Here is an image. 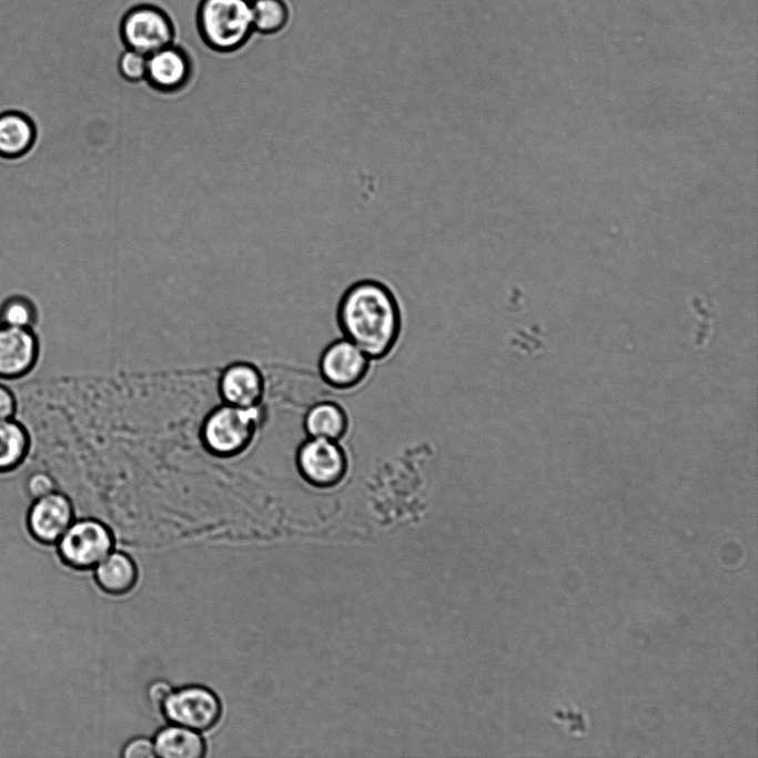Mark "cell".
Returning a JSON list of instances; mask_svg holds the SVG:
<instances>
[{
  "label": "cell",
  "instance_id": "cell-7",
  "mask_svg": "<svg viewBox=\"0 0 758 758\" xmlns=\"http://www.w3.org/2000/svg\"><path fill=\"white\" fill-rule=\"evenodd\" d=\"M160 709L170 724L199 732L212 729L222 715V704L218 695L201 685L173 689Z\"/></svg>",
  "mask_w": 758,
  "mask_h": 758
},
{
  "label": "cell",
  "instance_id": "cell-16",
  "mask_svg": "<svg viewBox=\"0 0 758 758\" xmlns=\"http://www.w3.org/2000/svg\"><path fill=\"white\" fill-rule=\"evenodd\" d=\"M303 427L307 437L340 441L346 434L348 418L340 404L322 401L306 411L303 417Z\"/></svg>",
  "mask_w": 758,
  "mask_h": 758
},
{
  "label": "cell",
  "instance_id": "cell-11",
  "mask_svg": "<svg viewBox=\"0 0 758 758\" xmlns=\"http://www.w3.org/2000/svg\"><path fill=\"white\" fill-rule=\"evenodd\" d=\"M266 391L262 368L249 361H236L224 366L216 381L220 401L225 404L251 407L260 404Z\"/></svg>",
  "mask_w": 758,
  "mask_h": 758
},
{
  "label": "cell",
  "instance_id": "cell-13",
  "mask_svg": "<svg viewBox=\"0 0 758 758\" xmlns=\"http://www.w3.org/2000/svg\"><path fill=\"white\" fill-rule=\"evenodd\" d=\"M31 452V435L18 417L0 421V478L21 473Z\"/></svg>",
  "mask_w": 758,
  "mask_h": 758
},
{
  "label": "cell",
  "instance_id": "cell-20",
  "mask_svg": "<svg viewBox=\"0 0 758 758\" xmlns=\"http://www.w3.org/2000/svg\"><path fill=\"white\" fill-rule=\"evenodd\" d=\"M22 491L29 501L42 497L58 489L53 476L41 468L23 471Z\"/></svg>",
  "mask_w": 758,
  "mask_h": 758
},
{
  "label": "cell",
  "instance_id": "cell-6",
  "mask_svg": "<svg viewBox=\"0 0 758 758\" xmlns=\"http://www.w3.org/2000/svg\"><path fill=\"white\" fill-rule=\"evenodd\" d=\"M295 466L307 484L332 488L345 478L348 461L338 441L307 437L296 449Z\"/></svg>",
  "mask_w": 758,
  "mask_h": 758
},
{
  "label": "cell",
  "instance_id": "cell-18",
  "mask_svg": "<svg viewBox=\"0 0 758 758\" xmlns=\"http://www.w3.org/2000/svg\"><path fill=\"white\" fill-rule=\"evenodd\" d=\"M254 32L274 36L282 32L290 19L286 0H252Z\"/></svg>",
  "mask_w": 758,
  "mask_h": 758
},
{
  "label": "cell",
  "instance_id": "cell-3",
  "mask_svg": "<svg viewBox=\"0 0 758 758\" xmlns=\"http://www.w3.org/2000/svg\"><path fill=\"white\" fill-rule=\"evenodd\" d=\"M196 27L203 42L218 52H233L254 32L252 0H201Z\"/></svg>",
  "mask_w": 758,
  "mask_h": 758
},
{
  "label": "cell",
  "instance_id": "cell-15",
  "mask_svg": "<svg viewBox=\"0 0 758 758\" xmlns=\"http://www.w3.org/2000/svg\"><path fill=\"white\" fill-rule=\"evenodd\" d=\"M152 740L161 758H202L206 752L201 732L175 724L162 727Z\"/></svg>",
  "mask_w": 758,
  "mask_h": 758
},
{
  "label": "cell",
  "instance_id": "cell-8",
  "mask_svg": "<svg viewBox=\"0 0 758 758\" xmlns=\"http://www.w3.org/2000/svg\"><path fill=\"white\" fill-rule=\"evenodd\" d=\"M41 354L42 345L37 329L0 324V381L18 383L31 377Z\"/></svg>",
  "mask_w": 758,
  "mask_h": 758
},
{
  "label": "cell",
  "instance_id": "cell-12",
  "mask_svg": "<svg viewBox=\"0 0 758 758\" xmlns=\"http://www.w3.org/2000/svg\"><path fill=\"white\" fill-rule=\"evenodd\" d=\"M190 74V58L184 49L174 43L148 55L145 79L159 90H178L188 82Z\"/></svg>",
  "mask_w": 758,
  "mask_h": 758
},
{
  "label": "cell",
  "instance_id": "cell-1",
  "mask_svg": "<svg viewBox=\"0 0 758 758\" xmlns=\"http://www.w3.org/2000/svg\"><path fill=\"white\" fill-rule=\"evenodd\" d=\"M343 336L370 360H382L396 345L402 315L398 301L384 282L365 277L343 292L336 311Z\"/></svg>",
  "mask_w": 758,
  "mask_h": 758
},
{
  "label": "cell",
  "instance_id": "cell-5",
  "mask_svg": "<svg viewBox=\"0 0 758 758\" xmlns=\"http://www.w3.org/2000/svg\"><path fill=\"white\" fill-rule=\"evenodd\" d=\"M119 31L127 48L145 55L174 43L175 38L170 16L150 3L130 8L120 21Z\"/></svg>",
  "mask_w": 758,
  "mask_h": 758
},
{
  "label": "cell",
  "instance_id": "cell-9",
  "mask_svg": "<svg viewBox=\"0 0 758 758\" xmlns=\"http://www.w3.org/2000/svg\"><path fill=\"white\" fill-rule=\"evenodd\" d=\"M72 499L57 489L30 501L26 513V527L30 537L41 545H55L75 519Z\"/></svg>",
  "mask_w": 758,
  "mask_h": 758
},
{
  "label": "cell",
  "instance_id": "cell-14",
  "mask_svg": "<svg viewBox=\"0 0 758 758\" xmlns=\"http://www.w3.org/2000/svg\"><path fill=\"white\" fill-rule=\"evenodd\" d=\"M93 569L97 585L109 595H124L138 580L137 564L120 550L109 553Z\"/></svg>",
  "mask_w": 758,
  "mask_h": 758
},
{
  "label": "cell",
  "instance_id": "cell-23",
  "mask_svg": "<svg viewBox=\"0 0 758 758\" xmlns=\"http://www.w3.org/2000/svg\"><path fill=\"white\" fill-rule=\"evenodd\" d=\"M18 397L10 383L0 381V421L17 417Z\"/></svg>",
  "mask_w": 758,
  "mask_h": 758
},
{
  "label": "cell",
  "instance_id": "cell-17",
  "mask_svg": "<svg viewBox=\"0 0 758 758\" xmlns=\"http://www.w3.org/2000/svg\"><path fill=\"white\" fill-rule=\"evenodd\" d=\"M34 139L36 128L29 117L17 111L0 114V156L13 159L26 154Z\"/></svg>",
  "mask_w": 758,
  "mask_h": 758
},
{
  "label": "cell",
  "instance_id": "cell-19",
  "mask_svg": "<svg viewBox=\"0 0 758 758\" xmlns=\"http://www.w3.org/2000/svg\"><path fill=\"white\" fill-rule=\"evenodd\" d=\"M40 322V313L36 303L26 295L13 294L0 303V324L37 329Z\"/></svg>",
  "mask_w": 758,
  "mask_h": 758
},
{
  "label": "cell",
  "instance_id": "cell-21",
  "mask_svg": "<svg viewBox=\"0 0 758 758\" xmlns=\"http://www.w3.org/2000/svg\"><path fill=\"white\" fill-rule=\"evenodd\" d=\"M118 68L127 80H142L146 77L148 55L127 48L119 58Z\"/></svg>",
  "mask_w": 758,
  "mask_h": 758
},
{
  "label": "cell",
  "instance_id": "cell-24",
  "mask_svg": "<svg viewBox=\"0 0 758 758\" xmlns=\"http://www.w3.org/2000/svg\"><path fill=\"white\" fill-rule=\"evenodd\" d=\"M172 690L173 688L168 681L162 679L154 680L148 687V699L153 706L161 708Z\"/></svg>",
  "mask_w": 758,
  "mask_h": 758
},
{
  "label": "cell",
  "instance_id": "cell-10",
  "mask_svg": "<svg viewBox=\"0 0 758 758\" xmlns=\"http://www.w3.org/2000/svg\"><path fill=\"white\" fill-rule=\"evenodd\" d=\"M370 362L362 350L344 337L324 348L319 368L326 384L337 390H348L365 378Z\"/></svg>",
  "mask_w": 758,
  "mask_h": 758
},
{
  "label": "cell",
  "instance_id": "cell-4",
  "mask_svg": "<svg viewBox=\"0 0 758 758\" xmlns=\"http://www.w3.org/2000/svg\"><path fill=\"white\" fill-rule=\"evenodd\" d=\"M55 546L63 565L75 570H88L113 550L114 537L100 519L75 517Z\"/></svg>",
  "mask_w": 758,
  "mask_h": 758
},
{
  "label": "cell",
  "instance_id": "cell-22",
  "mask_svg": "<svg viewBox=\"0 0 758 758\" xmlns=\"http://www.w3.org/2000/svg\"><path fill=\"white\" fill-rule=\"evenodd\" d=\"M121 756L123 758H154L156 756L153 740L142 736L134 737L123 746Z\"/></svg>",
  "mask_w": 758,
  "mask_h": 758
},
{
  "label": "cell",
  "instance_id": "cell-2",
  "mask_svg": "<svg viewBox=\"0 0 758 758\" xmlns=\"http://www.w3.org/2000/svg\"><path fill=\"white\" fill-rule=\"evenodd\" d=\"M265 410V396L260 404L251 407L220 401L203 415L200 423L202 446L218 457L232 458L244 454L260 434Z\"/></svg>",
  "mask_w": 758,
  "mask_h": 758
}]
</instances>
